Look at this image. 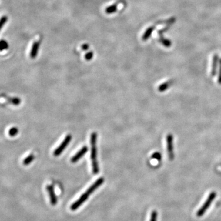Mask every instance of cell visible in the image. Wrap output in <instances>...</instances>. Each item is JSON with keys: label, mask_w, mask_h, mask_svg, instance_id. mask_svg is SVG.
I'll list each match as a JSON object with an SVG mask.
<instances>
[{"label": "cell", "mask_w": 221, "mask_h": 221, "mask_svg": "<svg viewBox=\"0 0 221 221\" xmlns=\"http://www.w3.org/2000/svg\"><path fill=\"white\" fill-rule=\"evenodd\" d=\"M96 139L97 134L96 132H93L90 136L91 144V160L92 166V171L95 175L99 173V165L97 161V149H96Z\"/></svg>", "instance_id": "cell-1"}, {"label": "cell", "mask_w": 221, "mask_h": 221, "mask_svg": "<svg viewBox=\"0 0 221 221\" xmlns=\"http://www.w3.org/2000/svg\"><path fill=\"white\" fill-rule=\"evenodd\" d=\"M216 195H217V193L214 191H213L209 193L207 200L205 202V203L203 204L202 207L198 210L197 213H196V216H197L199 217H200L203 216V214L206 212V211L208 209L210 205L212 204L213 202L216 197Z\"/></svg>", "instance_id": "cell-2"}, {"label": "cell", "mask_w": 221, "mask_h": 221, "mask_svg": "<svg viewBox=\"0 0 221 221\" xmlns=\"http://www.w3.org/2000/svg\"><path fill=\"white\" fill-rule=\"evenodd\" d=\"M166 152L168 159L170 161L174 160V147H173V136L171 133H168L166 136Z\"/></svg>", "instance_id": "cell-3"}, {"label": "cell", "mask_w": 221, "mask_h": 221, "mask_svg": "<svg viewBox=\"0 0 221 221\" xmlns=\"http://www.w3.org/2000/svg\"><path fill=\"white\" fill-rule=\"evenodd\" d=\"M71 139H72L71 135H68L65 137L64 140L62 141V142L60 144V145L54 151V153H53L54 156L55 157L60 156L63 152V151L66 149L67 146L69 144V142L71 141Z\"/></svg>", "instance_id": "cell-4"}, {"label": "cell", "mask_w": 221, "mask_h": 221, "mask_svg": "<svg viewBox=\"0 0 221 221\" xmlns=\"http://www.w3.org/2000/svg\"><path fill=\"white\" fill-rule=\"evenodd\" d=\"M89 196L87 193H84V194H82L80 196V198L78 200H76L75 203H73L71 205V209L72 211H75V210H76L78 208H79L81 206V205H82L87 200V199L89 198Z\"/></svg>", "instance_id": "cell-5"}, {"label": "cell", "mask_w": 221, "mask_h": 221, "mask_svg": "<svg viewBox=\"0 0 221 221\" xmlns=\"http://www.w3.org/2000/svg\"><path fill=\"white\" fill-rule=\"evenodd\" d=\"M104 178H98L85 192V193H87L89 196L92 194L97 188L99 187L101 185L103 184V183L104 182Z\"/></svg>", "instance_id": "cell-6"}, {"label": "cell", "mask_w": 221, "mask_h": 221, "mask_svg": "<svg viewBox=\"0 0 221 221\" xmlns=\"http://www.w3.org/2000/svg\"><path fill=\"white\" fill-rule=\"evenodd\" d=\"M46 189L49 195V197H50L51 204L52 205L55 206L57 203V196H56V195L54 192V187L52 185H47L46 187Z\"/></svg>", "instance_id": "cell-7"}, {"label": "cell", "mask_w": 221, "mask_h": 221, "mask_svg": "<svg viewBox=\"0 0 221 221\" xmlns=\"http://www.w3.org/2000/svg\"><path fill=\"white\" fill-rule=\"evenodd\" d=\"M88 151V147L87 146H84L82 147L81 149L78 151L75 156H74L71 159V162L72 163H76L79 160H80L82 156H84Z\"/></svg>", "instance_id": "cell-8"}, {"label": "cell", "mask_w": 221, "mask_h": 221, "mask_svg": "<svg viewBox=\"0 0 221 221\" xmlns=\"http://www.w3.org/2000/svg\"><path fill=\"white\" fill-rule=\"evenodd\" d=\"M218 61H219V56L217 54H215L213 58L212 62V66L211 69V77H214L216 75L217 66H218Z\"/></svg>", "instance_id": "cell-9"}, {"label": "cell", "mask_w": 221, "mask_h": 221, "mask_svg": "<svg viewBox=\"0 0 221 221\" xmlns=\"http://www.w3.org/2000/svg\"><path fill=\"white\" fill-rule=\"evenodd\" d=\"M3 97H4L5 99L11 105H13L14 106H18L21 103L20 98L18 97H12V96H8L6 95H2Z\"/></svg>", "instance_id": "cell-10"}, {"label": "cell", "mask_w": 221, "mask_h": 221, "mask_svg": "<svg viewBox=\"0 0 221 221\" xmlns=\"http://www.w3.org/2000/svg\"><path fill=\"white\" fill-rule=\"evenodd\" d=\"M40 46V42L37 41L35 42L32 47V50L30 52V57L32 59H35L36 57L38 55V52L39 51V48Z\"/></svg>", "instance_id": "cell-11"}, {"label": "cell", "mask_w": 221, "mask_h": 221, "mask_svg": "<svg viewBox=\"0 0 221 221\" xmlns=\"http://www.w3.org/2000/svg\"><path fill=\"white\" fill-rule=\"evenodd\" d=\"M173 81L172 80H169V81H166L163 83H162L159 87H158V90L160 92H163L165 91H166V90L168 89V88L169 87H171L172 85H173Z\"/></svg>", "instance_id": "cell-12"}, {"label": "cell", "mask_w": 221, "mask_h": 221, "mask_svg": "<svg viewBox=\"0 0 221 221\" xmlns=\"http://www.w3.org/2000/svg\"><path fill=\"white\" fill-rule=\"evenodd\" d=\"M154 29H155V27H151L147 28L146 30V32H144L142 36V40L145 41H147V39H148L151 37V36L152 32H154Z\"/></svg>", "instance_id": "cell-13"}, {"label": "cell", "mask_w": 221, "mask_h": 221, "mask_svg": "<svg viewBox=\"0 0 221 221\" xmlns=\"http://www.w3.org/2000/svg\"><path fill=\"white\" fill-rule=\"evenodd\" d=\"M35 159V156L33 154H30L25 159L23 160V165L25 166H27L30 165Z\"/></svg>", "instance_id": "cell-14"}, {"label": "cell", "mask_w": 221, "mask_h": 221, "mask_svg": "<svg viewBox=\"0 0 221 221\" xmlns=\"http://www.w3.org/2000/svg\"><path fill=\"white\" fill-rule=\"evenodd\" d=\"M117 9V5L116 4H115V5H111V6L106 8L105 12L106 14H112V13H114L115 12H116Z\"/></svg>", "instance_id": "cell-15"}, {"label": "cell", "mask_w": 221, "mask_h": 221, "mask_svg": "<svg viewBox=\"0 0 221 221\" xmlns=\"http://www.w3.org/2000/svg\"><path fill=\"white\" fill-rule=\"evenodd\" d=\"M159 41L160 42V43L163 45L165 47H169L171 45V42L168 39H165L163 37L160 36V38H159Z\"/></svg>", "instance_id": "cell-16"}, {"label": "cell", "mask_w": 221, "mask_h": 221, "mask_svg": "<svg viewBox=\"0 0 221 221\" xmlns=\"http://www.w3.org/2000/svg\"><path fill=\"white\" fill-rule=\"evenodd\" d=\"M8 133H9V135L10 136L14 137L18 133V129L16 127H12L11 129H9V130L8 132Z\"/></svg>", "instance_id": "cell-17"}, {"label": "cell", "mask_w": 221, "mask_h": 221, "mask_svg": "<svg viewBox=\"0 0 221 221\" xmlns=\"http://www.w3.org/2000/svg\"><path fill=\"white\" fill-rule=\"evenodd\" d=\"M8 48V43L5 40L0 41V51L6 50Z\"/></svg>", "instance_id": "cell-18"}, {"label": "cell", "mask_w": 221, "mask_h": 221, "mask_svg": "<svg viewBox=\"0 0 221 221\" xmlns=\"http://www.w3.org/2000/svg\"><path fill=\"white\" fill-rule=\"evenodd\" d=\"M219 72H218V77H217V82L219 85H221V59L219 60Z\"/></svg>", "instance_id": "cell-19"}, {"label": "cell", "mask_w": 221, "mask_h": 221, "mask_svg": "<svg viewBox=\"0 0 221 221\" xmlns=\"http://www.w3.org/2000/svg\"><path fill=\"white\" fill-rule=\"evenodd\" d=\"M157 216H158L157 212L156 210L152 211V213H151V214L150 221H157Z\"/></svg>", "instance_id": "cell-20"}, {"label": "cell", "mask_w": 221, "mask_h": 221, "mask_svg": "<svg viewBox=\"0 0 221 221\" xmlns=\"http://www.w3.org/2000/svg\"><path fill=\"white\" fill-rule=\"evenodd\" d=\"M8 20V17L6 16H3V17L1 18L0 19V30H2V28L3 27L4 25L6 23Z\"/></svg>", "instance_id": "cell-21"}, {"label": "cell", "mask_w": 221, "mask_h": 221, "mask_svg": "<svg viewBox=\"0 0 221 221\" xmlns=\"http://www.w3.org/2000/svg\"><path fill=\"white\" fill-rule=\"evenodd\" d=\"M151 158L156 159L157 160H160L162 159V156H161L160 153H159V152H155L154 154H152Z\"/></svg>", "instance_id": "cell-22"}, {"label": "cell", "mask_w": 221, "mask_h": 221, "mask_svg": "<svg viewBox=\"0 0 221 221\" xmlns=\"http://www.w3.org/2000/svg\"><path fill=\"white\" fill-rule=\"evenodd\" d=\"M93 53L91 51L87 52L85 55V58L86 60H87V61L91 60L93 58Z\"/></svg>", "instance_id": "cell-23"}, {"label": "cell", "mask_w": 221, "mask_h": 221, "mask_svg": "<svg viewBox=\"0 0 221 221\" xmlns=\"http://www.w3.org/2000/svg\"><path fill=\"white\" fill-rule=\"evenodd\" d=\"M89 48V45L87 44H84L82 45V49L83 51H87Z\"/></svg>", "instance_id": "cell-24"}]
</instances>
